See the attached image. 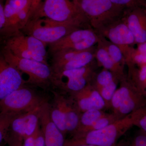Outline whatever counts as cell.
<instances>
[{"label": "cell", "mask_w": 146, "mask_h": 146, "mask_svg": "<svg viewBox=\"0 0 146 146\" xmlns=\"http://www.w3.org/2000/svg\"><path fill=\"white\" fill-rule=\"evenodd\" d=\"M146 110V107L142 108L100 129L66 140L65 146L82 145L115 146L118 143V140L135 126L138 118Z\"/></svg>", "instance_id": "6da1fadb"}, {"label": "cell", "mask_w": 146, "mask_h": 146, "mask_svg": "<svg viewBox=\"0 0 146 146\" xmlns=\"http://www.w3.org/2000/svg\"><path fill=\"white\" fill-rule=\"evenodd\" d=\"M95 31L121 18L124 9L110 0H73Z\"/></svg>", "instance_id": "7a4b0ae2"}, {"label": "cell", "mask_w": 146, "mask_h": 146, "mask_svg": "<svg viewBox=\"0 0 146 146\" xmlns=\"http://www.w3.org/2000/svg\"><path fill=\"white\" fill-rule=\"evenodd\" d=\"M81 28H91L76 23H60L47 18H39L31 19L23 29L28 35L34 36L46 45Z\"/></svg>", "instance_id": "3957f363"}, {"label": "cell", "mask_w": 146, "mask_h": 146, "mask_svg": "<svg viewBox=\"0 0 146 146\" xmlns=\"http://www.w3.org/2000/svg\"><path fill=\"white\" fill-rule=\"evenodd\" d=\"M111 101L112 113L117 120L123 118L137 110L146 107V96L140 92L128 78L120 80Z\"/></svg>", "instance_id": "277c9868"}, {"label": "cell", "mask_w": 146, "mask_h": 146, "mask_svg": "<svg viewBox=\"0 0 146 146\" xmlns=\"http://www.w3.org/2000/svg\"><path fill=\"white\" fill-rule=\"evenodd\" d=\"M42 18L60 23H76L91 27L73 0H44L31 19Z\"/></svg>", "instance_id": "5b68a950"}, {"label": "cell", "mask_w": 146, "mask_h": 146, "mask_svg": "<svg viewBox=\"0 0 146 146\" xmlns=\"http://www.w3.org/2000/svg\"><path fill=\"white\" fill-rule=\"evenodd\" d=\"M2 55L6 60L21 74L28 76L27 82L41 87L52 83V72L48 64L18 57L5 47Z\"/></svg>", "instance_id": "8992f818"}, {"label": "cell", "mask_w": 146, "mask_h": 146, "mask_svg": "<svg viewBox=\"0 0 146 146\" xmlns=\"http://www.w3.org/2000/svg\"><path fill=\"white\" fill-rule=\"evenodd\" d=\"M96 67L91 63L81 68L62 71L55 74L52 83L69 94L77 92L91 84L96 74Z\"/></svg>", "instance_id": "52a82bcc"}, {"label": "cell", "mask_w": 146, "mask_h": 146, "mask_svg": "<svg viewBox=\"0 0 146 146\" xmlns=\"http://www.w3.org/2000/svg\"><path fill=\"white\" fill-rule=\"evenodd\" d=\"M44 101L31 89L22 86L0 101V112L18 115L39 106Z\"/></svg>", "instance_id": "ba28073f"}, {"label": "cell", "mask_w": 146, "mask_h": 146, "mask_svg": "<svg viewBox=\"0 0 146 146\" xmlns=\"http://www.w3.org/2000/svg\"><path fill=\"white\" fill-rule=\"evenodd\" d=\"M98 39V34L93 29H80L49 44V51L52 54L65 49L84 50L96 46Z\"/></svg>", "instance_id": "9c48e42d"}, {"label": "cell", "mask_w": 146, "mask_h": 146, "mask_svg": "<svg viewBox=\"0 0 146 146\" xmlns=\"http://www.w3.org/2000/svg\"><path fill=\"white\" fill-rule=\"evenodd\" d=\"M96 32L118 46L125 60L129 57L131 48L136 44L133 34L121 17Z\"/></svg>", "instance_id": "30bf717a"}, {"label": "cell", "mask_w": 146, "mask_h": 146, "mask_svg": "<svg viewBox=\"0 0 146 146\" xmlns=\"http://www.w3.org/2000/svg\"><path fill=\"white\" fill-rule=\"evenodd\" d=\"M42 104L31 110L16 116L11 123L8 133L22 140L34 134L39 126Z\"/></svg>", "instance_id": "8fae6325"}, {"label": "cell", "mask_w": 146, "mask_h": 146, "mask_svg": "<svg viewBox=\"0 0 146 146\" xmlns=\"http://www.w3.org/2000/svg\"><path fill=\"white\" fill-rule=\"evenodd\" d=\"M121 19L132 33L136 44L146 42V7H131L124 9Z\"/></svg>", "instance_id": "7c38bea8"}, {"label": "cell", "mask_w": 146, "mask_h": 146, "mask_svg": "<svg viewBox=\"0 0 146 146\" xmlns=\"http://www.w3.org/2000/svg\"><path fill=\"white\" fill-rule=\"evenodd\" d=\"M25 82L22 74L0 55V101Z\"/></svg>", "instance_id": "4fadbf2b"}, {"label": "cell", "mask_w": 146, "mask_h": 146, "mask_svg": "<svg viewBox=\"0 0 146 146\" xmlns=\"http://www.w3.org/2000/svg\"><path fill=\"white\" fill-rule=\"evenodd\" d=\"M39 123L46 146H65V137L53 122L50 114V104L44 101L40 108Z\"/></svg>", "instance_id": "5bb4252c"}, {"label": "cell", "mask_w": 146, "mask_h": 146, "mask_svg": "<svg viewBox=\"0 0 146 146\" xmlns=\"http://www.w3.org/2000/svg\"><path fill=\"white\" fill-rule=\"evenodd\" d=\"M70 94L82 113L91 110H103L105 108L103 99L91 84H87L80 91Z\"/></svg>", "instance_id": "9a60e30c"}, {"label": "cell", "mask_w": 146, "mask_h": 146, "mask_svg": "<svg viewBox=\"0 0 146 146\" xmlns=\"http://www.w3.org/2000/svg\"><path fill=\"white\" fill-rule=\"evenodd\" d=\"M59 97L65 113L67 134L72 136L78 127L82 113L70 97L67 98L60 94Z\"/></svg>", "instance_id": "2e32d148"}, {"label": "cell", "mask_w": 146, "mask_h": 146, "mask_svg": "<svg viewBox=\"0 0 146 146\" xmlns=\"http://www.w3.org/2000/svg\"><path fill=\"white\" fill-rule=\"evenodd\" d=\"M95 58L98 65L112 73L119 82L126 76L124 72V67L115 63L109 56L106 50L98 44L96 47Z\"/></svg>", "instance_id": "e0dca14e"}, {"label": "cell", "mask_w": 146, "mask_h": 146, "mask_svg": "<svg viewBox=\"0 0 146 146\" xmlns=\"http://www.w3.org/2000/svg\"><path fill=\"white\" fill-rule=\"evenodd\" d=\"M96 46L84 51L74 58L67 63L52 69V74H57L62 71L78 69L84 67L92 63L95 58Z\"/></svg>", "instance_id": "ac0fdd59"}, {"label": "cell", "mask_w": 146, "mask_h": 146, "mask_svg": "<svg viewBox=\"0 0 146 146\" xmlns=\"http://www.w3.org/2000/svg\"><path fill=\"white\" fill-rule=\"evenodd\" d=\"M128 68L127 77L137 89L146 96V64L137 65L126 64Z\"/></svg>", "instance_id": "d6986e66"}, {"label": "cell", "mask_w": 146, "mask_h": 146, "mask_svg": "<svg viewBox=\"0 0 146 146\" xmlns=\"http://www.w3.org/2000/svg\"><path fill=\"white\" fill-rule=\"evenodd\" d=\"M10 39L15 43L22 45L30 50L47 58L46 45L34 36L17 34Z\"/></svg>", "instance_id": "ffe728a7"}, {"label": "cell", "mask_w": 146, "mask_h": 146, "mask_svg": "<svg viewBox=\"0 0 146 146\" xmlns=\"http://www.w3.org/2000/svg\"><path fill=\"white\" fill-rule=\"evenodd\" d=\"M54 99L52 104H50V114L51 119L64 136L67 135L65 113L60 98L59 94L53 92Z\"/></svg>", "instance_id": "44dd1931"}, {"label": "cell", "mask_w": 146, "mask_h": 146, "mask_svg": "<svg viewBox=\"0 0 146 146\" xmlns=\"http://www.w3.org/2000/svg\"><path fill=\"white\" fill-rule=\"evenodd\" d=\"M5 48L18 57L36 60L48 64L47 58L30 50L22 45L15 43L10 39H9L7 42Z\"/></svg>", "instance_id": "7402d4cb"}, {"label": "cell", "mask_w": 146, "mask_h": 146, "mask_svg": "<svg viewBox=\"0 0 146 146\" xmlns=\"http://www.w3.org/2000/svg\"><path fill=\"white\" fill-rule=\"evenodd\" d=\"M107 114L102 110L97 109L91 110L82 113L78 127L72 136L78 134L82 131L91 126L97 120L104 117Z\"/></svg>", "instance_id": "603a6c76"}, {"label": "cell", "mask_w": 146, "mask_h": 146, "mask_svg": "<svg viewBox=\"0 0 146 146\" xmlns=\"http://www.w3.org/2000/svg\"><path fill=\"white\" fill-rule=\"evenodd\" d=\"M98 41L97 44L106 50L110 58L117 64L125 67V60L123 53L118 46L110 42L102 35L98 34Z\"/></svg>", "instance_id": "cb8c5ba5"}, {"label": "cell", "mask_w": 146, "mask_h": 146, "mask_svg": "<svg viewBox=\"0 0 146 146\" xmlns=\"http://www.w3.org/2000/svg\"><path fill=\"white\" fill-rule=\"evenodd\" d=\"M29 4V0H6L4 5L5 21L3 29L10 23L19 11Z\"/></svg>", "instance_id": "d4e9b609"}, {"label": "cell", "mask_w": 146, "mask_h": 146, "mask_svg": "<svg viewBox=\"0 0 146 146\" xmlns=\"http://www.w3.org/2000/svg\"><path fill=\"white\" fill-rule=\"evenodd\" d=\"M17 115H8L0 112V144L5 139L11 122Z\"/></svg>", "instance_id": "484cf974"}, {"label": "cell", "mask_w": 146, "mask_h": 146, "mask_svg": "<svg viewBox=\"0 0 146 146\" xmlns=\"http://www.w3.org/2000/svg\"><path fill=\"white\" fill-rule=\"evenodd\" d=\"M115 5L124 9L131 7H146V0H110Z\"/></svg>", "instance_id": "4316f807"}, {"label": "cell", "mask_w": 146, "mask_h": 146, "mask_svg": "<svg viewBox=\"0 0 146 146\" xmlns=\"http://www.w3.org/2000/svg\"><path fill=\"white\" fill-rule=\"evenodd\" d=\"M127 146H146V131L140 129L129 141Z\"/></svg>", "instance_id": "83f0119b"}, {"label": "cell", "mask_w": 146, "mask_h": 146, "mask_svg": "<svg viewBox=\"0 0 146 146\" xmlns=\"http://www.w3.org/2000/svg\"><path fill=\"white\" fill-rule=\"evenodd\" d=\"M5 141L8 144L9 146H23V140L11 135L8 132Z\"/></svg>", "instance_id": "f1b7e54d"}, {"label": "cell", "mask_w": 146, "mask_h": 146, "mask_svg": "<svg viewBox=\"0 0 146 146\" xmlns=\"http://www.w3.org/2000/svg\"><path fill=\"white\" fill-rule=\"evenodd\" d=\"M35 146H46L44 135L39 126L35 132Z\"/></svg>", "instance_id": "f546056e"}, {"label": "cell", "mask_w": 146, "mask_h": 146, "mask_svg": "<svg viewBox=\"0 0 146 146\" xmlns=\"http://www.w3.org/2000/svg\"><path fill=\"white\" fill-rule=\"evenodd\" d=\"M135 126L139 127L140 129L146 131V110L138 118Z\"/></svg>", "instance_id": "4dcf8cb0"}, {"label": "cell", "mask_w": 146, "mask_h": 146, "mask_svg": "<svg viewBox=\"0 0 146 146\" xmlns=\"http://www.w3.org/2000/svg\"><path fill=\"white\" fill-rule=\"evenodd\" d=\"M30 3V8L29 11V21L33 16L34 15L35 13L41 4L42 1L41 0H29Z\"/></svg>", "instance_id": "1f68e13d"}, {"label": "cell", "mask_w": 146, "mask_h": 146, "mask_svg": "<svg viewBox=\"0 0 146 146\" xmlns=\"http://www.w3.org/2000/svg\"><path fill=\"white\" fill-rule=\"evenodd\" d=\"M5 21L4 5L2 0H0V33L5 26Z\"/></svg>", "instance_id": "d6a6232c"}, {"label": "cell", "mask_w": 146, "mask_h": 146, "mask_svg": "<svg viewBox=\"0 0 146 146\" xmlns=\"http://www.w3.org/2000/svg\"><path fill=\"white\" fill-rule=\"evenodd\" d=\"M23 146H35V133L24 138L23 141Z\"/></svg>", "instance_id": "836d02e7"}, {"label": "cell", "mask_w": 146, "mask_h": 146, "mask_svg": "<svg viewBox=\"0 0 146 146\" xmlns=\"http://www.w3.org/2000/svg\"><path fill=\"white\" fill-rule=\"evenodd\" d=\"M138 47L137 49L138 50L143 53L146 54V42L137 44Z\"/></svg>", "instance_id": "e575fe53"}, {"label": "cell", "mask_w": 146, "mask_h": 146, "mask_svg": "<svg viewBox=\"0 0 146 146\" xmlns=\"http://www.w3.org/2000/svg\"><path fill=\"white\" fill-rule=\"evenodd\" d=\"M123 142V141H120L119 143H118L115 146H121V145H122ZM76 146H97L94 145H77Z\"/></svg>", "instance_id": "d590c367"}, {"label": "cell", "mask_w": 146, "mask_h": 146, "mask_svg": "<svg viewBox=\"0 0 146 146\" xmlns=\"http://www.w3.org/2000/svg\"><path fill=\"white\" fill-rule=\"evenodd\" d=\"M127 141H123L122 145L121 146H127Z\"/></svg>", "instance_id": "8d00e7d4"}, {"label": "cell", "mask_w": 146, "mask_h": 146, "mask_svg": "<svg viewBox=\"0 0 146 146\" xmlns=\"http://www.w3.org/2000/svg\"><path fill=\"white\" fill-rule=\"evenodd\" d=\"M41 1H42V0H41Z\"/></svg>", "instance_id": "74e56055"}]
</instances>
